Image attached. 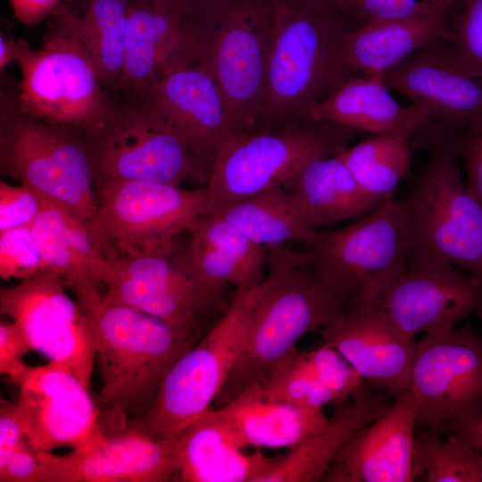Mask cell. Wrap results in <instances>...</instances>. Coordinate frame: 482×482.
<instances>
[{
    "label": "cell",
    "mask_w": 482,
    "mask_h": 482,
    "mask_svg": "<svg viewBox=\"0 0 482 482\" xmlns=\"http://www.w3.org/2000/svg\"><path fill=\"white\" fill-rule=\"evenodd\" d=\"M453 149L466 170L467 190L482 204V114L454 134Z\"/></svg>",
    "instance_id": "42"
},
{
    "label": "cell",
    "mask_w": 482,
    "mask_h": 482,
    "mask_svg": "<svg viewBox=\"0 0 482 482\" xmlns=\"http://www.w3.org/2000/svg\"><path fill=\"white\" fill-rule=\"evenodd\" d=\"M59 275L43 270L0 288V311L22 332L32 348L69 367L88 387L95 351L84 312L66 292Z\"/></svg>",
    "instance_id": "15"
},
{
    "label": "cell",
    "mask_w": 482,
    "mask_h": 482,
    "mask_svg": "<svg viewBox=\"0 0 482 482\" xmlns=\"http://www.w3.org/2000/svg\"><path fill=\"white\" fill-rule=\"evenodd\" d=\"M209 4L198 0H131L119 91L144 94L166 68L201 62L208 40Z\"/></svg>",
    "instance_id": "16"
},
{
    "label": "cell",
    "mask_w": 482,
    "mask_h": 482,
    "mask_svg": "<svg viewBox=\"0 0 482 482\" xmlns=\"http://www.w3.org/2000/svg\"><path fill=\"white\" fill-rule=\"evenodd\" d=\"M49 482L177 480L175 437H155L136 426L104 435L64 455L37 452Z\"/></svg>",
    "instance_id": "20"
},
{
    "label": "cell",
    "mask_w": 482,
    "mask_h": 482,
    "mask_svg": "<svg viewBox=\"0 0 482 482\" xmlns=\"http://www.w3.org/2000/svg\"><path fill=\"white\" fill-rule=\"evenodd\" d=\"M416 463L424 481L482 482V453L452 433L422 429L416 434Z\"/></svg>",
    "instance_id": "34"
},
{
    "label": "cell",
    "mask_w": 482,
    "mask_h": 482,
    "mask_svg": "<svg viewBox=\"0 0 482 482\" xmlns=\"http://www.w3.org/2000/svg\"><path fill=\"white\" fill-rule=\"evenodd\" d=\"M352 398L349 403L337 405L325 428L293 446L257 482L322 481L345 444L388 407L380 389L367 382Z\"/></svg>",
    "instance_id": "29"
},
{
    "label": "cell",
    "mask_w": 482,
    "mask_h": 482,
    "mask_svg": "<svg viewBox=\"0 0 482 482\" xmlns=\"http://www.w3.org/2000/svg\"><path fill=\"white\" fill-rule=\"evenodd\" d=\"M226 253L256 283L263 279V266L268 259L263 246L247 237L237 228L213 213L200 217L187 231Z\"/></svg>",
    "instance_id": "36"
},
{
    "label": "cell",
    "mask_w": 482,
    "mask_h": 482,
    "mask_svg": "<svg viewBox=\"0 0 482 482\" xmlns=\"http://www.w3.org/2000/svg\"><path fill=\"white\" fill-rule=\"evenodd\" d=\"M46 270L29 226L0 233V277L23 279Z\"/></svg>",
    "instance_id": "40"
},
{
    "label": "cell",
    "mask_w": 482,
    "mask_h": 482,
    "mask_svg": "<svg viewBox=\"0 0 482 482\" xmlns=\"http://www.w3.org/2000/svg\"><path fill=\"white\" fill-rule=\"evenodd\" d=\"M27 440L15 403L1 402L0 460L5 458L21 443Z\"/></svg>",
    "instance_id": "45"
},
{
    "label": "cell",
    "mask_w": 482,
    "mask_h": 482,
    "mask_svg": "<svg viewBox=\"0 0 482 482\" xmlns=\"http://www.w3.org/2000/svg\"><path fill=\"white\" fill-rule=\"evenodd\" d=\"M32 351L21 329L13 322L0 323V373L14 382L27 369L23 357Z\"/></svg>",
    "instance_id": "44"
},
{
    "label": "cell",
    "mask_w": 482,
    "mask_h": 482,
    "mask_svg": "<svg viewBox=\"0 0 482 482\" xmlns=\"http://www.w3.org/2000/svg\"><path fill=\"white\" fill-rule=\"evenodd\" d=\"M262 281L237 291L220 320L174 363L148 412L133 426L152 436L173 437L212 408L239 358Z\"/></svg>",
    "instance_id": "11"
},
{
    "label": "cell",
    "mask_w": 482,
    "mask_h": 482,
    "mask_svg": "<svg viewBox=\"0 0 482 482\" xmlns=\"http://www.w3.org/2000/svg\"><path fill=\"white\" fill-rule=\"evenodd\" d=\"M66 2L72 1V0H65Z\"/></svg>",
    "instance_id": "50"
},
{
    "label": "cell",
    "mask_w": 482,
    "mask_h": 482,
    "mask_svg": "<svg viewBox=\"0 0 482 482\" xmlns=\"http://www.w3.org/2000/svg\"><path fill=\"white\" fill-rule=\"evenodd\" d=\"M320 333L318 345L339 352L365 382L395 397L408 389L416 342L380 310L349 305Z\"/></svg>",
    "instance_id": "22"
},
{
    "label": "cell",
    "mask_w": 482,
    "mask_h": 482,
    "mask_svg": "<svg viewBox=\"0 0 482 482\" xmlns=\"http://www.w3.org/2000/svg\"><path fill=\"white\" fill-rule=\"evenodd\" d=\"M43 206V195L32 187L0 182V233L29 226Z\"/></svg>",
    "instance_id": "41"
},
{
    "label": "cell",
    "mask_w": 482,
    "mask_h": 482,
    "mask_svg": "<svg viewBox=\"0 0 482 482\" xmlns=\"http://www.w3.org/2000/svg\"><path fill=\"white\" fill-rule=\"evenodd\" d=\"M269 397L311 410L336 404L333 394L314 376L302 353L295 350L260 381Z\"/></svg>",
    "instance_id": "35"
},
{
    "label": "cell",
    "mask_w": 482,
    "mask_h": 482,
    "mask_svg": "<svg viewBox=\"0 0 482 482\" xmlns=\"http://www.w3.org/2000/svg\"><path fill=\"white\" fill-rule=\"evenodd\" d=\"M445 431L457 435L463 441L482 453V414L451 424L445 428L444 432Z\"/></svg>",
    "instance_id": "47"
},
{
    "label": "cell",
    "mask_w": 482,
    "mask_h": 482,
    "mask_svg": "<svg viewBox=\"0 0 482 482\" xmlns=\"http://www.w3.org/2000/svg\"><path fill=\"white\" fill-rule=\"evenodd\" d=\"M267 261L269 274L252 308L239 358L214 401L217 408L260 382L301 337L323 328L348 306L304 262L302 253L273 247Z\"/></svg>",
    "instance_id": "3"
},
{
    "label": "cell",
    "mask_w": 482,
    "mask_h": 482,
    "mask_svg": "<svg viewBox=\"0 0 482 482\" xmlns=\"http://www.w3.org/2000/svg\"><path fill=\"white\" fill-rule=\"evenodd\" d=\"M282 186L312 232L357 220L383 203L360 187L337 155L312 161Z\"/></svg>",
    "instance_id": "30"
},
{
    "label": "cell",
    "mask_w": 482,
    "mask_h": 482,
    "mask_svg": "<svg viewBox=\"0 0 482 482\" xmlns=\"http://www.w3.org/2000/svg\"><path fill=\"white\" fill-rule=\"evenodd\" d=\"M75 296L98 364V405L114 415L115 426L119 419L127 427L134 425L148 412L165 376L194 346L195 337L134 308L105 302L100 288Z\"/></svg>",
    "instance_id": "2"
},
{
    "label": "cell",
    "mask_w": 482,
    "mask_h": 482,
    "mask_svg": "<svg viewBox=\"0 0 482 482\" xmlns=\"http://www.w3.org/2000/svg\"><path fill=\"white\" fill-rule=\"evenodd\" d=\"M353 27L415 15L451 0H326Z\"/></svg>",
    "instance_id": "39"
},
{
    "label": "cell",
    "mask_w": 482,
    "mask_h": 482,
    "mask_svg": "<svg viewBox=\"0 0 482 482\" xmlns=\"http://www.w3.org/2000/svg\"><path fill=\"white\" fill-rule=\"evenodd\" d=\"M461 0L423 12L368 22L345 38V59L354 75L381 76L402 60L439 37H446L452 11Z\"/></svg>",
    "instance_id": "25"
},
{
    "label": "cell",
    "mask_w": 482,
    "mask_h": 482,
    "mask_svg": "<svg viewBox=\"0 0 482 482\" xmlns=\"http://www.w3.org/2000/svg\"><path fill=\"white\" fill-rule=\"evenodd\" d=\"M416 427L437 433L482 414V337L472 328L427 335L416 342L407 389Z\"/></svg>",
    "instance_id": "13"
},
{
    "label": "cell",
    "mask_w": 482,
    "mask_h": 482,
    "mask_svg": "<svg viewBox=\"0 0 482 482\" xmlns=\"http://www.w3.org/2000/svg\"><path fill=\"white\" fill-rule=\"evenodd\" d=\"M84 132L95 185L208 182L210 168L151 110L144 94L110 93L106 112Z\"/></svg>",
    "instance_id": "4"
},
{
    "label": "cell",
    "mask_w": 482,
    "mask_h": 482,
    "mask_svg": "<svg viewBox=\"0 0 482 482\" xmlns=\"http://www.w3.org/2000/svg\"><path fill=\"white\" fill-rule=\"evenodd\" d=\"M202 63L216 82L237 134L256 129L274 29V0H215Z\"/></svg>",
    "instance_id": "12"
},
{
    "label": "cell",
    "mask_w": 482,
    "mask_h": 482,
    "mask_svg": "<svg viewBox=\"0 0 482 482\" xmlns=\"http://www.w3.org/2000/svg\"><path fill=\"white\" fill-rule=\"evenodd\" d=\"M409 139L399 133H377L337 155L365 193L384 202L393 198L408 171L411 160Z\"/></svg>",
    "instance_id": "33"
},
{
    "label": "cell",
    "mask_w": 482,
    "mask_h": 482,
    "mask_svg": "<svg viewBox=\"0 0 482 482\" xmlns=\"http://www.w3.org/2000/svg\"><path fill=\"white\" fill-rule=\"evenodd\" d=\"M212 213L263 247H278L295 240L304 242L313 233L300 218L282 185L229 204Z\"/></svg>",
    "instance_id": "32"
},
{
    "label": "cell",
    "mask_w": 482,
    "mask_h": 482,
    "mask_svg": "<svg viewBox=\"0 0 482 482\" xmlns=\"http://www.w3.org/2000/svg\"><path fill=\"white\" fill-rule=\"evenodd\" d=\"M13 383L20 387L15 405L25 436L36 451L78 450L105 435L98 403L69 367L55 362L28 365Z\"/></svg>",
    "instance_id": "17"
},
{
    "label": "cell",
    "mask_w": 482,
    "mask_h": 482,
    "mask_svg": "<svg viewBox=\"0 0 482 482\" xmlns=\"http://www.w3.org/2000/svg\"><path fill=\"white\" fill-rule=\"evenodd\" d=\"M29 228L46 270L62 278L72 292L101 287L113 264L96 248L89 224L59 202L43 195V206Z\"/></svg>",
    "instance_id": "28"
},
{
    "label": "cell",
    "mask_w": 482,
    "mask_h": 482,
    "mask_svg": "<svg viewBox=\"0 0 482 482\" xmlns=\"http://www.w3.org/2000/svg\"><path fill=\"white\" fill-rule=\"evenodd\" d=\"M104 283V299L154 316L177 330L195 337L202 314L220 291L198 281L178 257L149 253L120 259Z\"/></svg>",
    "instance_id": "18"
},
{
    "label": "cell",
    "mask_w": 482,
    "mask_h": 482,
    "mask_svg": "<svg viewBox=\"0 0 482 482\" xmlns=\"http://www.w3.org/2000/svg\"><path fill=\"white\" fill-rule=\"evenodd\" d=\"M304 245V262L348 306L370 305L409 264L411 237L404 199L386 200L345 228L316 230Z\"/></svg>",
    "instance_id": "6"
},
{
    "label": "cell",
    "mask_w": 482,
    "mask_h": 482,
    "mask_svg": "<svg viewBox=\"0 0 482 482\" xmlns=\"http://www.w3.org/2000/svg\"><path fill=\"white\" fill-rule=\"evenodd\" d=\"M302 353L314 376L335 396L337 406L352 397L365 382L341 353L332 347L318 345Z\"/></svg>",
    "instance_id": "38"
},
{
    "label": "cell",
    "mask_w": 482,
    "mask_h": 482,
    "mask_svg": "<svg viewBox=\"0 0 482 482\" xmlns=\"http://www.w3.org/2000/svg\"><path fill=\"white\" fill-rule=\"evenodd\" d=\"M198 1L208 3V2L214 1V0H198Z\"/></svg>",
    "instance_id": "49"
},
{
    "label": "cell",
    "mask_w": 482,
    "mask_h": 482,
    "mask_svg": "<svg viewBox=\"0 0 482 482\" xmlns=\"http://www.w3.org/2000/svg\"><path fill=\"white\" fill-rule=\"evenodd\" d=\"M131 0H72L66 5L73 29L106 91L118 92L123 75Z\"/></svg>",
    "instance_id": "31"
},
{
    "label": "cell",
    "mask_w": 482,
    "mask_h": 482,
    "mask_svg": "<svg viewBox=\"0 0 482 482\" xmlns=\"http://www.w3.org/2000/svg\"><path fill=\"white\" fill-rule=\"evenodd\" d=\"M29 47L25 38L7 37L3 32L0 36V71L12 62H17L24 52Z\"/></svg>",
    "instance_id": "48"
},
{
    "label": "cell",
    "mask_w": 482,
    "mask_h": 482,
    "mask_svg": "<svg viewBox=\"0 0 482 482\" xmlns=\"http://www.w3.org/2000/svg\"><path fill=\"white\" fill-rule=\"evenodd\" d=\"M212 411L242 448L293 447L330 421L322 410L305 409L269 397L260 382Z\"/></svg>",
    "instance_id": "26"
},
{
    "label": "cell",
    "mask_w": 482,
    "mask_h": 482,
    "mask_svg": "<svg viewBox=\"0 0 482 482\" xmlns=\"http://www.w3.org/2000/svg\"><path fill=\"white\" fill-rule=\"evenodd\" d=\"M454 134L436 122L418 138L429 156L404 198L411 251L444 258L482 279V204L462 182Z\"/></svg>",
    "instance_id": "7"
},
{
    "label": "cell",
    "mask_w": 482,
    "mask_h": 482,
    "mask_svg": "<svg viewBox=\"0 0 482 482\" xmlns=\"http://www.w3.org/2000/svg\"><path fill=\"white\" fill-rule=\"evenodd\" d=\"M144 96L151 110L209 168L216 152L238 135L216 82L202 62L166 68Z\"/></svg>",
    "instance_id": "19"
},
{
    "label": "cell",
    "mask_w": 482,
    "mask_h": 482,
    "mask_svg": "<svg viewBox=\"0 0 482 482\" xmlns=\"http://www.w3.org/2000/svg\"><path fill=\"white\" fill-rule=\"evenodd\" d=\"M309 120L326 121L356 131L399 133L418 137L436 122L412 104H400L389 93L381 76L354 75L331 95L317 103Z\"/></svg>",
    "instance_id": "24"
},
{
    "label": "cell",
    "mask_w": 482,
    "mask_h": 482,
    "mask_svg": "<svg viewBox=\"0 0 482 482\" xmlns=\"http://www.w3.org/2000/svg\"><path fill=\"white\" fill-rule=\"evenodd\" d=\"M381 79L389 89L406 96L454 133L482 114V79L454 63L446 37L417 50Z\"/></svg>",
    "instance_id": "21"
},
{
    "label": "cell",
    "mask_w": 482,
    "mask_h": 482,
    "mask_svg": "<svg viewBox=\"0 0 482 482\" xmlns=\"http://www.w3.org/2000/svg\"><path fill=\"white\" fill-rule=\"evenodd\" d=\"M416 403L406 390L340 450L326 482H411L416 463Z\"/></svg>",
    "instance_id": "23"
},
{
    "label": "cell",
    "mask_w": 482,
    "mask_h": 482,
    "mask_svg": "<svg viewBox=\"0 0 482 482\" xmlns=\"http://www.w3.org/2000/svg\"><path fill=\"white\" fill-rule=\"evenodd\" d=\"M370 306L384 312L407 337L444 335L482 312V279L444 258L411 252L403 274L387 283Z\"/></svg>",
    "instance_id": "14"
},
{
    "label": "cell",
    "mask_w": 482,
    "mask_h": 482,
    "mask_svg": "<svg viewBox=\"0 0 482 482\" xmlns=\"http://www.w3.org/2000/svg\"><path fill=\"white\" fill-rule=\"evenodd\" d=\"M0 482H49L45 464L27 440L0 460Z\"/></svg>",
    "instance_id": "43"
},
{
    "label": "cell",
    "mask_w": 482,
    "mask_h": 482,
    "mask_svg": "<svg viewBox=\"0 0 482 482\" xmlns=\"http://www.w3.org/2000/svg\"><path fill=\"white\" fill-rule=\"evenodd\" d=\"M462 12L446 37L454 63L482 79V0H461Z\"/></svg>",
    "instance_id": "37"
},
{
    "label": "cell",
    "mask_w": 482,
    "mask_h": 482,
    "mask_svg": "<svg viewBox=\"0 0 482 482\" xmlns=\"http://www.w3.org/2000/svg\"><path fill=\"white\" fill-rule=\"evenodd\" d=\"M13 16L23 25L34 26L49 18L62 5V0H10Z\"/></svg>",
    "instance_id": "46"
},
{
    "label": "cell",
    "mask_w": 482,
    "mask_h": 482,
    "mask_svg": "<svg viewBox=\"0 0 482 482\" xmlns=\"http://www.w3.org/2000/svg\"><path fill=\"white\" fill-rule=\"evenodd\" d=\"M356 132L337 124L308 120L233 137L216 152L211 164L205 186L212 212L283 185L312 161L337 155L348 146Z\"/></svg>",
    "instance_id": "10"
},
{
    "label": "cell",
    "mask_w": 482,
    "mask_h": 482,
    "mask_svg": "<svg viewBox=\"0 0 482 482\" xmlns=\"http://www.w3.org/2000/svg\"><path fill=\"white\" fill-rule=\"evenodd\" d=\"M212 410L174 436L177 480L257 482L281 457H270L260 450L244 453Z\"/></svg>",
    "instance_id": "27"
},
{
    "label": "cell",
    "mask_w": 482,
    "mask_h": 482,
    "mask_svg": "<svg viewBox=\"0 0 482 482\" xmlns=\"http://www.w3.org/2000/svg\"><path fill=\"white\" fill-rule=\"evenodd\" d=\"M47 25L40 47L29 46L16 62L21 71L18 104L30 117L86 131L106 112L110 93L63 2Z\"/></svg>",
    "instance_id": "9"
},
{
    "label": "cell",
    "mask_w": 482,
    "mask_h": 482,
    "mask_svg": "<svg viewBox=\"0 0 482 482\" xmlns=\"http://www.w3.org/2000/svg\"><path fill=\"white\" fill-rule=\"evenodd\" d=\"M1 89L2 174L61 203L90 224L98 204L84 130L25 114L16 89Z\"/></svg>",
    "instance_id": "5"
},
{
    "label": "cell",
    "mask_w": 482,
    "mask_h": 482,
    "mask_svg": "<svg viewBox=\"0 0 482 482\" xmlns=\"http://www.w3.org/2000/svg\"><path fill=\"white\" fill-rule=\"evenodd\" d=\"M353 29L326 0H274L271 48L254 130L308 120L317 103L354 76L344 52Z\"/></svg>",
    "instance_id": "1"
},
{
    "label": "cell",
    "mask_w": 482,
    "mask_h": 482,
    "mask_svg": "<svg viewBox=\"0 0 482 482\" xmlns=\"http://www.w3.org/2000/svg\"><path fill=\"white\" fill-rule=\"evenodd\" d=\"M97 210L93 241L110 262L143 253H171L177 237L213 211L206 186L188 189L152 180L95 185Z\"/></svg>",
    "instance_id": "8"
}]
</instances>
